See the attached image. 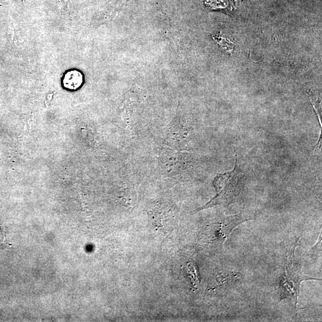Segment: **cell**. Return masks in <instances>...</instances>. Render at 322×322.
<instances>
[{
    "label": "cell",
    "instance_id": "2",
    "mask_svg": "<svg viewBox=\"0 0 322 322\" xmlns=\"http://www.w3.org/2000/svg\"><path fill=\"white\" fill-rule=\"evenodd\" d=\"M251 220H253V218L243 212L221 218L206 229L202 236L201 241L208 247L220 248L236 227Z\"/></svg>",
    "mask_w": 322,
    "mask_h": 322
},
{
    "label": "cell",
    "instance_id": "4",
    "mask_svg": "<svg viewBox=\"0 0 322 322\" xmlns=\"http://www.w3.org/2000/svg\"><path fill=\"white\" fill-rule=\"evenodd\" d=\"M64 86L68 89L75 90L80 87L82 83V76L77 71H72L65 76L64 78Z\"/></svg>",
    "mask_w": 322,
    "mask_h": 322
},
{
    "label": "cell",
    "instance_id": "1",
    "mask_svg": "<svg viewBox=\"0 0 322 322\" xmlns=\"http://www.w3.org/2000/svg\"><path fill=\"white\" fill-rule=\"evenodd\" d=\"M245 177L236 156L235 165L233 170L218 174L215 177L213 186L217 192L216 196L202 207L197 208L194 211V213L217 205L229 206L238 201L244 191Z\"/></svg>",
    "mask_w": 322,
    "mask_h": 322
},
{
    "label": "cell",
    "instance_id": "3",
    "mask_svg": "<svg viewBox=\"0 0 322 322\" xmlns=\"http://www.w3.org/2000/svg\"><path fill=\"white\" fill-rule=\"evenodd\" d=\"M296 247L289 253L285 265V276L280 283V291L283 298H291L297 305L299 296L300 283L303 280H319L304 275L295 262L294 253Z\"/></svg>",
    "mask_w": 322,
    "mask_h": 322
}]
</instances>
